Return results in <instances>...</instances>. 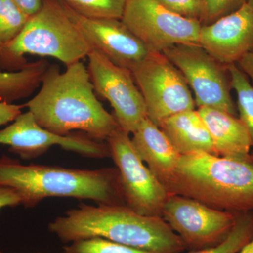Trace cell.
<instances>
[{"mask_svg":"<svg viewBox=\"0 0 253 253\" xmlns=\"http://www.w3.org/2000/svg\"><path fill=\"white\" fill-rule=\"evenodd\" d=\"M0 253H3L2 251H0ZM63 253H67L64 252V251H63Z\"/></svg>","mask_w":253,"mask_h":253,"instance_id":"33","label":"cell"},{"mask_svg":"<svg viewBox=\"0 0 253 253\" xmlns=\"http://www.w3.org/2000/svg\"><path fill=\"white\" fill-rule=\"evenodd\" d=\"M93 49L59 0H43L21 33L0 48V71H16L28 62L26 54L48 56L66 66L87 57Z\"/></svg>","mask_w":253,"mask_h":253,"instance_id":"5","label":"cell"},{"mask_svg":"<svg viewBox=\"0 0 253 253\" xmlns=\"http://www.w3.org/2000/svg\"><path fill=\"white\" fill-rule=\"evenodd\" d=\"M78 14L88 18L121 20L126 0H59Z\"/></svg>","mask_w":253,"mask_h":253,"instance_id":"21","label":"cell"},{"mask_svg":"<svg viewBox=\"0 0 253 253\" xmlns=\"http://www.w3.org/2000/svg\"><path fill=\"white\" fill-rule=\"evenodd\" d=\"M23 104H9L0 101V126L12 123L22 113Z\"/></svg>","mask_w":253,"mask_h":253,"instance_id":"26","label":"cell"},{"mask_svg":"<svg viewBox=\"0 0 253 253\" xmlns=\"http://www.w3.org/2000/svg\"><path fill=\"white\" fill-rule=\"evenodd\" d=\"M67 253H152L96 237L75 241L64 248Z\"/></svg>","mask_w":253,"mask_h":253,"instance_id":"23","label":"cell"},{"mask_svg":"<svg viewBox=\"0 0 253 253\" xmlns=\"http://www.w3.org/2000/svg\"><path fill=\"white\" fill-rule=\"evenodd\" d=\"M61 72L49 65L41 89L24 104L44 129L61 136L81 131L99 141H107L118 127L114 115L104 109L94 94L87 68L79 61Z\"/></svg>","mask_w":253,"mask_h":253,"instance_id":"1","label":"cell"},{"mask_svg":"<svg viewBox=\"0 0 253 253\" xmlns=\"http://www.w3.org/2000/svg\"><path fill=\"white\" fill-rule=\"evenodd\" d=\"M166 9L182 17L197 20L201 23L204 0H156Z\"/></svg>","mask_w":253,"mask_h":253,"instance_id":"25","label":"cell"},{"mask_svg":"<svg viewBox=\"0 0 253 253\" xmlns=\"http://www.w3.org/2000/svg\"><path fill=\"white\" fill-rule=\"evenodd\" d=\"M147 118L156 126L168 117L195 110L196 103L185 78L161 52H150L131 70Z\"/></svg>","mask_w":253,"mask_h":253,"instance_id":"6","label":"cell"},{"mask_svg":"<svg viewBox=\"0 0 253 253\" xmlns=\"http://www.w3.org/2000/svg\"><path fill=\"white\" fill-rule=\"evenodd\" d=\"M62 4L92 49L118 66L131 71L149 55L148 48L121 20L85 17Z\"/></svg>","mask_w":253,"mask_h":253,"instance_id":"13","label":"cell"},{"mask_svg":"<svg viewBox=\"0 0 253 253\" xmlns=\"http://www.w3.org/2000/svg\"><path fill=\"white\" fill-rule=\"evenodd\" d=\"M248 4L251 6L253 9V0H248Z\"/></svg>","mask_w":253,"mask_h":253,"instance_id":"32","label":"cell"},{"mask_svg":"<svg viewBox=\"0 0 253 253\" xmlns=\"http://www.w3.org/2000/svg\"><path fill=\"white\" fill-rule=\"evenodd\" d=\"M132 135L131 141L139 157L168 191L181 155L161 128L148 118Z\"/></svg>","mask_w":253,"mask_h":253,"instance_id":"15","label":"cell"},{"mask_svg":"<svg viewBox=\"0 0 253 253\" xmlns=\"http://www.w3.org/2000/svg\"><path fill=\"white\" fill-rule=\"evenodd\" d=\"M20 204L21 198L15 190L0 185V211L5 207H14Z\"/></svg>","mask_w":253,"mask_h":253,"instance_id":"27","label":"cell"},{"mask_svg":"<svg viewBox=\"0 0 253 253\" xmlns=\"http://www.w3.org/2000/svg\"><path fill=\"white\" fill-rule=\"evenodd\" d=\"M248 0H204L202 26L211 24L219 18L241 9Z\"/></svg>","mask_w":253,"mask_h":253,"instance_id":"24","label":"cell"},{"mask_svg":"<svg viewBox=\"0 0 253 253\" xmlns=\"http://www.w3.org/2000/svg\"><path fill=\"white\" fill-rule=\"evenodd\" d=\"M0 144L22 159L31 160L44 154L54 146L86 158H111L109 144L84 135L61 136L44 129L30 111L20 114L11 125L0 130Z\"/></svg>","mask_w":253,"mask_h":253,"instance_id":"12","label":"cell"},{"mask_svg":"<svg viewBox=\"0 0 253 253\" xmlns=\"http://www.w3.org/2000/svg\"><path fill=\"white\" fill-rule=\"evenodd\" d=\"M29 17L12 0H0V48L21 33Z\"/></svg>","mask_w":253,"mask_h":253,"instance_id":"22","label":"cell"},{"mask_svg":"<svg viewBox=\"0 0 253 253\" xmlns=\"http://www.w3.org/2000/svg\"><path fill=\"white\" fill-rule=\"evenodd\" d=\"M236 65L251 80V84L253 86V52L245 55Z\"/></svg>","mask_w":253,"mask_h":253,"instance_id":"29","label":"cell"},{"mask_svg":"<svg viewBox=\"0 0 253 253\" xmlns=\"http://www.w3.org/2000/svg\"><path fill=\"white\" fill-rule=\"evenodd\" d=\"M107 143L119 172L126 206L143 215L162 217L170 194L139 157L129 134L118 127Z\"/></svg>","mask_w":253,"mask_h":253,"instance_id":"9","label":"cell"},{"mask_svg":"<svg viewBox=\"0 0 253 253\" xmlns=\"http://www.w3.org/2000/svg\"><path fill=\"white\" fill-rule=\"evenodd\" d=\"M158 126L181 156L196 152L217 156L207 126L198 111L177 113L163 120Z\"/></svg>","mask_w":253,"mask_h":253,"instance_id":"17","label":"cell"},{"mask_svg":"<svg viewBox=\"0 0 253 253\" xmlns=\"http://www.w3.org/2000/svg\"><path fill=\"white\" fill-rule=\"evenodd\" d=\"M218 156L249 162L252 147L246 126L236 116L210 107L198 108Z\"/></svg>","mask_w":253,"mask_h":253,"instance_id":"16","label":"cell"},{"mask_svg":"<svg viewBox=\"0 0 253 253\" xmlns=\"http://www.w3.org/2000/svg\"><path fill=\"white\" fill-rule=\"evenodd\" d=\"M199 44L224 65L236 64L253 52V9L248 3L235 12L202 26Z\"/></svg>","mask_w":253,"mask_h":253,"instance_id":"14","label":"cell"},{"mask_svg":"<svg viewBox=\"0 0 253 253\" xmlns=\"http://www.w3.org/2000/svg\"><path fill=\"white\" fill-rule=\"evenodd\" d=\"M162 217L180 237L186 249L214 247L227 238L234 228L236 213L209 207L185 196L169 194Z\"/></svg>","mask_w":253,"mask_h":253,"instance_id":"10","label":"cell"},{"mask_svg":"<svg viewBox=\"0 0 253 253\" xmlns=\"http://www.w3.org/2000/svg\"><path fill=\"white\" fill-rule=\"evenodd\" d=\"M239 253H253V236Z\"/></svg>","mask_w":253,"mask_h":253,"instance_id":"30","label":"cell"},{"mask_svg":"<svg viewBox=\"0 0 253 253\" xmlns=\"http://www.w3.org/2000/svg\"><path fill=\"white\" fill-rule=\"evenodd\" d=\"M231 89L237 96L239 119L246 126L253 147V86L249 78L236 64L228 65Z\"/></svg>","mask_w":253,"mask_h":253,"instance_id":"19","label":"cell"},{"mask_svg":"<svg viewBox=\"0 0 253 253\" xmlns=\"http://www.w3.org/2000/svg\"><path fill=\"white\" fill-rule=\"evenodd\" d=\"M253 236V212L236 213L234 228L223 242L214 247L186 253H239Z\"/></svg>","mask_w":253,"mask_h":253,"instance_id":"20","label":"cell"},{"mask_svg":"<svg viewBox=\"0 0 253 253\" xmlns=\"http://www.w3.org/2000/svg\"><path fill=\"white\" fill-rule=\"evenodd\" d=\"M94 91L107 100L120 127L133 134L147 118L146 104L130 70L121 67L97 50L87 56Z\"/></svg>","mask_w":253,"mask_h":253,"instance_id":"11","label":"cell"},{"mask_svg":"<svg viewBox=\"0 0 253 253\" xmlns=\"http://www.w3.org/2000/svg\"><path fill=\"white\" fill-rule=\"evenodd\" d=\"M121 21L148 48L161 52L180 44H199L202 24L169 11L156 0H126Z\"/></svg>","mask_w":253,"mask_h":253,"instance_id":"8","label":"cell"},{"mask_svg":"<svg viewBox=\"0 0 253 253\" xmlns=\"http://www.w3.org/2000/svg\"><path fill=\"white\" fill-rule=\"evenodd\" d=\"M28 16L36 14L42 6L43 0H12Z\"/></svg>","mask_w":253,"mask_h":253,"instance_id":"28","label":"cell"},{"mask_svg":"<svg viewBox=\"0 0 253 253\" xmlns=\"http://www.w3.org/2000/svg\"><path fill=\"white\" fill-rule=\"evenodd\" d=\"M249 163H251V164L253 165V152L251 153V155H250Z\"/></svg>","mask_w":253,"mask_h":253,"instance_id":"31","label":"cell"},{"mask_svg":"<svg viewBox=\"0 0 253 253\" xmlns=\"http://www.w3.org/2000/svg\"><path fill=\"white\" fill-rule=\"evenodd\" d=\"M0 185L15 190L21 198V204L28 208L52 197L126 206L117 168L81 169L42 165L25 166L4 156L0 158Z\"/></svg>","mask_w":253,"mask_h":253,"instance_id":"3","label":"cell"},{"mask_svg":"<svg viewBox=\"0 0 253 253\" xmlns=\"http://www.w3.org/2000/svg\"><path fill=\"white\" fill-rule=\"evenodd\" d=\"M64 242L103 238L152 253H181L180 237L161 217L143 215L126 206L82 204L50 223Z\"/></svg>","mask_w":253,"mask_h":253,"instance_id":"2","label":"cell"},{"mask_svg":"<svg viewBox=\"0 0 253 253\" xmlns=\"http://www.w3.org/2000/svg\"><path fill=\"white\" fill-rule=\"evenodd\" d=\"M168 191L219 211L253 212V165L207 153L182 155Z\"/></svg>","mask_w":253,"mask_h":253,"instance_id":"4","label":"cell"},{"mask_svg":"<svg viewBox=\"0 0 253 253\" xmlns=\"http://www.w3.org/2000/svg\"><path fill=\"white\" fill-rule=\"evenodd\" d=\"M162 53L185 78L198 108H214L236 116L227 65L219 62L199 44H176Z\"/></svg>","mask_w":253,"mask_h":253,"instance_id":"7","label":"cell"},{"mask_svg":"<svg viewBox=\"0 0 253 253\" xmlns=\"http://www.w3.org/2000/svg\"><path fill=\"white\" fill-rule=\"evenodd\" d=\"M49 64L45 60L28 63L16 71H0V101L13 104L31 96L41 85Z\"/></svg>","mask_w":253,"mask_h":253,"instance_id":"18","label":"cell"}]
</instances>
